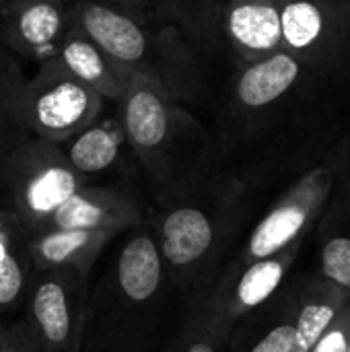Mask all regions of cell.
Returning <instances> with one entry per match:
<instances>
[{"mask_svg":"<svg viewBox=\"0 0 350 352\" xmlns=\"http://www.w3.org/2000/svg\"><path fill=\"white\" fill-rule=\"evenodd\" d=\"M25 82H27V76H25L17 56L0 39V93L21 99Z\"/></svg>","mask_w":350,"mask_h":352,"instance_id":"obj_24","label":"cell"},{"mask_svg":"<svg viewBox=\"0 0 350 352\" xmlns=\"http://www.w3.org/2000/svg\"><path fill=\"white\" fill-rule=\"evenodd\" d=\"M278 320L270 324L256 340L248 346H243L241 352H309L305 346L299 328L293 320V314L287 305V299H283V307H276Z\"/></svg>","mask_w":350,"mask_h":352,"instance_id":"obj_21","label":"cell"},{"mask_svg":"<svg viewBox=\"0 0 350 352\" xmlns=\"http://www.w3.org/2000/svg\"><path fill=\"white\" fill-rule=\"evenodd\" d=\"M231 334L221 330L202 297V291H194L188 301V314L182 332L171 352H223Z\"/></svg>","mask_w":350,"mask_h":352,"instance_id":"obj_20","label":"cell"},{"mask_svg":"<svg viewBox=\"0 0 350 352\" xmlns=\"http://www.w3.org/2000/svg\"><path fill=\"white\" fill-rule=\"evenodd\" d=\"M248 186L237 177L200 173L161 202L153 223L171 289L210 287L245 217Z\"/></svg>","mask_w":350,"mask_h":352,"instance_id":"obj_2","label":"cell"},{"mask_svg":"<svg viewBox=\"0 0 350 352\" xmlns=\"http://www.w3.org/2000/svg\"><path fill=\"white\" fill-rule=\"evenodd\" d=\"M126 142L122 120H97L76 136L68 138L64 151L70 163L87 177L107 171L116 165L120 151Z\"/></svg>","mask_w":350,"mask_h":352,"instance_id":"obj_19","label":"cell"},{"mask_svg":"<svg viewBox=\"0 0 350 352\" xmlns=\"http://www.w3.org/2000/svg\"><path fill=\"white\" fill-rule=\"evenodd\" d=\"M285 52L328 68L350 43V0H278Z\"/></svg>","mask_w":350,"mask_h":352,"instance_id":"obj_11","label":"cell"},{"mask_svg":"<svg viewBox=\"0 0 350 352\" xmlns=\"http://www.w3.org/2000/svg\"><path fill=\"white\" fill-rule=\"evenodd\" d=\"M103 107L105 99L74 76L58 56L39 62L19 99L31 136L52 142H66L83 132L101 118Z\"/></svg>","mask_w":350,"mask_h":352,"instance_id":"obj_7","label":"cell"},{"mask_svg":"<svg viewBox=\"0 0 350 352\" xmlns=\"http://www.w3.org/2000/svg\"><path fill=\"white\" fill-rule=\"evenodd\" d=\"M153 225L113 252L89 295L80 352H155L169 289Z\"/></svg>","mask_w":350,"mask_h":352,"instance_id":"obj_1","label":"cell"},{"mask_svg":"<svg viewBox=\"0 0 350 352\" xmlns=\"http://www.w3.org/2000/svg\"><path fill=\"white\" fill-rule=\"evenodd\" d=\"M4 206V200H2V188H0V208Z\"/></svg>","mask_w":350,"mask_h":352,"instance_id":"obj_28","label":"cell"},{"mask_svg":"<svg viewBox=\"0 0 350 352\" xmlns=\"http://www.w3.org/2000/svg\"><path fill=\"white\" fill-rule=\"evenodd\" d=\"M68 29L66 0H10L0 8V39L17 58H54Z\"/></svg>","mask_w":350,"mask_h":352,"instance_id":"obj_12","label":"cell"},{"mask_svg":"<svg viewBox=\"0 0 350 352\" xmlns=\"http://www.w3.org/2000/svg\"><path fill=\"white\" fill-rule=\"evenodd\" d=\"M142 206L130 192L87 184L64 204H60L45 219L37 233L58 229H87L120 235L142 225Z\"/></svg>","mask_w":350,"mask_h":352,"instance_id":"obj_13","label":"cell"},{"mask_svg":"<svg viewBox=\"0 0 350 352\" xmlns=\"http://www.w3.org/2000/svg\"><path fill=\"white\" fill-rule=\"evenodd\" d=\"M6 2H10V0H0V8H2V6H4Z\"/></svg>","mask_w":350,"mask_h":352,"instance_id":"obj_29","label":"cell"},{"mask_svg":"<svg viewBox=\"0 0 350 352\" xmlns=\"http://www.w3.org/2000/svg\"><path fill=\"white\" fill-rule=\"evenodd\" d=\"M287 305L305 346L311 351L326 328L350 301V293L324 274L307 276L287 293Z\"/></svg>","mask_w":350,"mask_h":352,"instance_id":"obj_18","label":"cell"},{"mask_svg":"<svg viewBox=\"0 0 350 352\" xmlns=\"http://www.w3.org/2000/svg\"><path fill=\"white\" fill-rule=\"evenodd\" d=\"M318 68L289 52H278L264 60L241 62L231 82V120L243 128L262 126L270 113L283 107Z\"/></svg>","mask_w":350,"mask_h":352,"instance_id":"obj_10","label":"cell"},{"mask_svg":"<svg viewBox=\"0 0 350 352\" xmlns=\"http://www.w3.org/2000/svg\"><path fill=\"white\" fill-rule=\"evenodd\" d=\"M309 352H350V301Z\"/></svg>","mask_w":350,"mask_h":352,"instance_id":"obj_23","label":"cell"},{"mask_svg":"<svg viewBox=\"0 0 350 352\" xmlns=\"http://www.w3.org/2000/svg\"><path fill=\"white\" fill-rule=\"evenodd\" d=\"M66 2H76V0H66ZM101 2H111V4H118L130 12H140V6H142V0H101Z\"/></svg>","mask_w":350,"mask_h":352,"instance_id":"obj_26","label":"cell"},{"mask_svg":"<svg viewBox=\"0 0 350 352\" xmlns=\"http://www.w3.org/2000/svg\"><path fill=\"white\" fill-rule=\"evenodd\" d=\"M0 352H39L25 322L12 326L0 324Z\"/></svg>","mask_w":350,"mask_h":352,"instance_id":"obj_25","label":"cell"},{"mask_svg":"<svg viewBox=\"0 0 350 352\" xmlns=\"http://www.w3.org/2000/svg\"><path fill=\"white\" fill-rule=\"evenodd\" d=\"M89 274L76 268L35 270L25 297V324L39 352H80Z\"/></svg>","mask_w":350,"mask_h":352,"instance_id":"obj_8","label":"cell"},{"mask_svg":"<svg viewBox=\"0 0 350 352\" xmlns=\"http://www.w3.org/2000/svg\"><path fill=\"white\" fill-rule=\"evenodd\" d=\"M223 29L241 62H256L285 52L278 0H227Z\"/></svg>","mask_w":350,"mask_h":352,"instance_id":"obj_14","label":"cell"},{"mask_svg":"<svg viewBox=\"0 0 350 352\" xmlns=\"http://www.w3.org/2000/svg\"><path fill=\"white\" fill-rule=\"evenodd\" d=\"M320 274L350 293V167L316 227Z\"/></svg>","mask_w":350,"mask_h":352,"instance_id":"obj_16","label":"cell"},{"mask_svg":"<svg viewBox=\"0 0 350 352\" xmlns=\"http://www.w3.org/2000/svg\"><path fill=\"white\" fill-rule=\"evenodd\" d=\"M202 2H204V4H206L208 8H212V6L217 4V0H202Z\"/></svg>","mask_w":350,"mask_h":352,"instance_id":"obj_27","label":"cell"},{"mask_svg":"<svg viewBox=\"0 0 350 352\" xmlns=\"http://www.w3.org/2000/svg\"><path fill=\"white\" fill-rule=\"evenodd\" d=\"M89 177L68 159L62 142L31 136L0 159L2 200L31 233L72 194L85 188Z\"/></svg>","mask_w":350,"mask_h":352,"instance_id":"obj_5","label":"cell"},{"mask_svg":"<svg viewBox=\"0 0 350 352\" xmlns=\"http://www.w3.org/2000/svg\"><path fill=\"white\" fill-rule=\"evenodd\" d=\"M301 245L303 241H297L283 252L262 260H254L248 264L233 260L231 264H227V268L210 287L200 289L215 324L221 330L233 334V330L245 316L268 303L272 295L281 289L285 276L289 274L293 262L301 252Z\"/></svg>","mask_w":350,"mask_h":352,"instance_id":"obj_9","label":"cell"},{"mask_svg":"<svg viewBox=\"0 0 350 352\" xmlns=\"http://www.w3.org/2000/svg\"><path fill=\"white\" fill-rule=\"evenodd\" d=\"M64 66L83 82L93 87L105 101L120 103L134 72L120 66L83 31L70 27L56 54Z\"/></svg>","mask_w":350,"mask_h":352,"instance_id":"obj_15","label":"cell"},{"mask_svg":"<svg viewBox=\"0 0 350 352\" xmlns=\"http://www.w3.org/2000/svg\"><path fill=\"white\" fill-rule=\"evenodd\" d=\"M175 97L153 72L138 70L120 101V120L126 132V144L132 148L159 202L188 186L179 167V142L184 116Z\"/></svg>","mask_w":350,"mask_h":352,"instance_id":"obj_4","label":"cell"},{"mask_svg":"<svg viewBox=\"0 0 350 352\" xmlns=\"http://www.w3.org/2000/svg\"><path fill=\"white\" fill-rule=\"evenodd\" d=\"M349 167V151L338 146L324 161L305 169L254 227L237 262L262 260L303 241L318 227Z\"/></svg>","mask_w":350,"mask_h":352,"instance_id":"obj_6","label":"cell"},{"mask_svg":"<svg viewBox=\"0 0 350 352\" xmlns=\"http://www.w3.org/2000/svg\"><path fill=\"white\" fill-rule=\"evenodd\" d=\"M29 138L31 132L21 118L19 97L0 93V159Z\"/></svg>","mask_w":350,"mask_h":352,"instance_id":"obj_22","label":"cell"},{"mask_svg":"<svg viewBox=\"0 0 350 352\" xmlns=\"http://www.w3.org/2000/svg\"><path fill=\"white\" fill-rule=\"evenodd\" d=\"M225 2H227V0H225Z\"/></svg>","mask_w":350,"mask_h":352,"instance_id":"obj_30","label":"cell"},{"mask_svg":"<svg viewBox=\"0 0 350 352\" xmlns=\"http://www.w3.org/2000/svg\"><path fill=\"white\" fill-rule=\"evenodd\" d=\"M107 231L87 229H58L31 235V258L35 270L50 268H76L85 274L91 272L107 243L113 239Z\"/></svg>","mask_w":350,"mask_h":352,"instance_id":"obj_17","label":"cell"},{"mask_svg":"<svg viewBox=\"0 0 350 352\" xmlns=\"http://www.w3.org/2000/svg\"><path fill=\"white\" fill-rule=\"evenodd\" d=\"M70 27L83 31L107 56L130 72L146 70L159 76L175 99H184L198 85L190 52L173 37L151 33L140 16L118 4L101 0L68 2Z\"/></svg>","mask_w":350,"mask_h":352,"instance_id":"obj_3","label":"cell"}]
</instances>
